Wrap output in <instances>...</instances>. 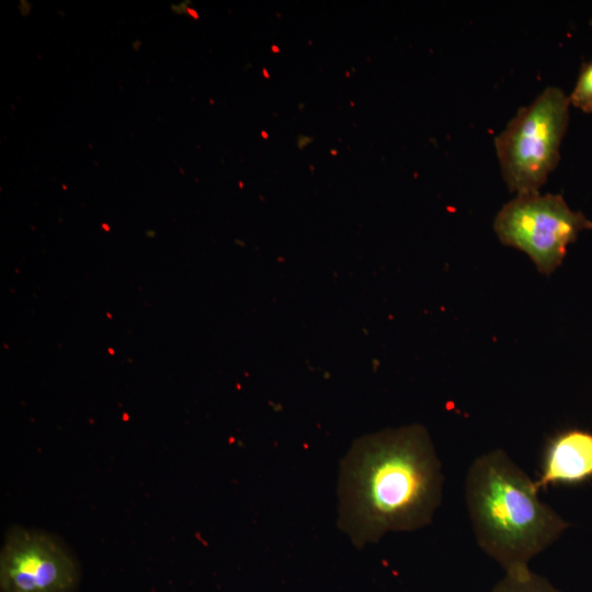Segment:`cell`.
<instances>
[{
  "label": "cell",
  "mask_w": 592,
  "mask_h": 592,
  "mask_svg": "<svg viewBox=\"0 0 592 592\" xmlns=\"http://www.w3.org/2000/svg\"><path fill=\"white\" fill-rule=\"evenodd\" d=\"M444 475L429 431L386 429L354 442L340 465L338 526L352 544L429 525L443 498Z\"/></svg>",
  "instance_id": "cell-1"
},
{
  "label": "cell",
  "mask_w": 592,
  "mask_h": 592,
  "mask_svg": "<svg viewBox=\"0 0 592 592\" xmlns=\"http://www.w3.org/2000/svg\"><path fill=\"white\" fill-rule=\"evenodd\" d=\"M464 494L477 544L504 572L530 567L569 526L540 501L535 480L501 448L474 459Z\"/></svg>",
  "instance_id": "cell-2"
},
{
  "label": "cell",
  "mask_w": 592,
  "mask_h": 592,
  "mask_svg": "<svg viewBox=\"0 0 592 592\" xmlns=\"http://www.w3.org/2000/svg\"><path fill=\"white\" fill-rule=\"evenodd\" d=\"M569 109V96L562 89L546 87L496 136L497 157L510 192H539L546 183L560 160Z\"/></svg>",
  "instance_id": "cell-3"
},
{
  "label": "cell",
  "mask_w": 592,
  "mask_h": 592,
  "mask_svg": "<svg viewBox=\"0 0 592 592\" xmlns=\"http://www.w3.org/2000/svg\"><path fill=\"white\" fill-rule=\"evenodd\" d=\"M501 243L526 253L537 271L554 273L563 262L569 244L592 230V220L573 210L560 194H516L493 221Z\"/></svg>",
  "instance_id": "cell-4"
},
{
  "label": "cell",
  "mask_w": 592,
  "mask_h": 592,
  "mask_svg": "<svg viewBox=\"0 0 592 592\" xmlns=\"http://www.w3.org/2000/svg\"><path fill=\"white\" fill-rule=\"evenodd\" d=\"M79 568L56 537L23 527L5 535L0 555L1 592H75Z\"/></svg>",
  "instance_id": "cell-5"
},
{
  "label": "cell",
  "mask_w": 592,
  "mask_h": 592,
  "mask_svg": "<svg viewBox=\"0 0 592 592\" xmlns=\"http://www.w3.org/2000/svg\"><path fill=\"white\" fill-rule=\"evenodd\" d=\"M592 479V432L567 429L547 443L542 469L535 485L538 490L555 485H578Z\"/></svg>",
  "instance_id": "cell-6"
},
{
  "label": "cell",
  "mask_w": 592,
  "mask_h": 592,
  "mask_svg": "<svg viewBox=\"0 0 592 592\" xmlns=\"http://www.w3.org/2000/svg\"><path fill=\"white\" fill-rule=\"evenodd\" d=\"M491 592H561L549 580L527 568L506 571Z\"/></svg>",
  "instance_id": "cell-7"
},
{
  "label": "cell",
  "mask_w": 592,
  "mask_h": 592,
  "mask_svg": "<svg viewBox=\"0 0 592 592\" xmlns=\"http://www.w3.org/2000/svg\"><path fill=\"white\" fill-rule=\"evenodd\" d=\"M568 96L570 104L584 113H592V57L582 64L576 84Z\"/></svg>",
  "instance_id": "cell-8"
}]
</instances>
